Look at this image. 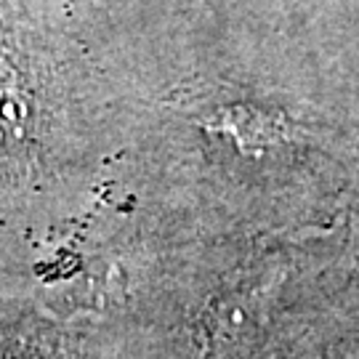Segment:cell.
Segmentation results:
<instances>
[{"mask_svg":"<svg viewBox=\"0 0 359 359\" xmlns=\"http://www.w3.org/2000/svg\"><path fill=\"white\" fill-rule=\"evenodd\" d=\"M22 43L0 19V160L32 152L40 133V90Z\"/></svg>","mask_w":359,"mask_h":359,"instance_id":"cell-1","label":"cell"},{"mask_svg":"<svg viewBox=\"0 0 359 359\" xmlns=\"http://www.w3.org/2000/svg\"><path fill=\"white\" fill-rule=\"evenodd\" d=\"M0 359H62L53 335L32 317L0 314Z\"/></svg>","mask_w":359,"mask_h":359,"instance_id":"cell-2","label":"cell"}]
</instances>
